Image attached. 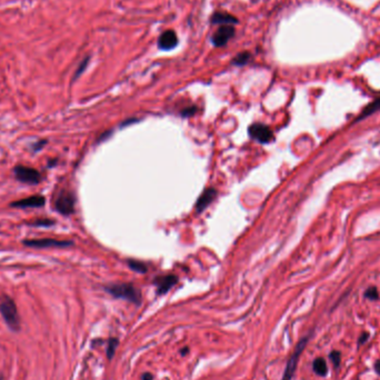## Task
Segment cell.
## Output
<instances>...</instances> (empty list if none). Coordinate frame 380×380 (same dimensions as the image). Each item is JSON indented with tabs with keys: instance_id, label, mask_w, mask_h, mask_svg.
Returning <instances> with one entry per match:
<instances>
[{
	"instance_id": "6da1fadb",
	"label": "cell",
	"mask_w": 380,
	"mask_h": 380,
	"mask_svg": "<svg viewBox=\"0 0 380 380\" xmlns=\"http://www.w3.org/2000/svg\"><path fill=\"white\" fill-rule=\"evenodd\" d=\"M0 315L8 328L17 333L20 330V316L15 301L10 296L6 294H0Z\"/></svg>"
},
{
	"instance_id": "7a4b0ae2",
	"label": "cell",
	"mask_w": 380,
	"mask_h": 380,
	"mask_svg": "<svg viewBox=\"0 0 380 380\" xmlns=\"http://www.w3.org/2000/svg\"><path fill=\"white\" fill-rule=\"evenodd\" d=\"M105 289L108 294L117 299L127 300L137 306H139L141 303L140 290L131 284H114L107 286Z\"/></svg>"
},
{
	"instance_id": "3957f363",
	"label": "cell",
	"mask_w": 380,
	"mask_h": 380,
	"mask_svg": "<svg viewBox=\"0 0 380 380\" xmlns=\"http://www.w3.org/2000/svg\"><path fill=\"white\" fill-rule=\"evenodd\" d=\"M309 339H310V335L306 336L305 338H302V339L298 342V345H297L296 349L294 351V354L292 355V357L289 358V360L287 363L286 369H285V372H284V376H282V379L281 380H292L293 379V377L295 375L296 368H297V365H298L299 358H300V356L302 354V351L305 350Z\"/></svg>"
},
{
	"instance_id": "277c9868",
	"label": "cell",
	"mask_w": 380,
	"mask_h": 380,
	"mask_svg": "<svg viewBox=\"0 0 380 380\" xmlns=\"http://www.w3.org/2000/svg\"><path fill=\"white\" fill-rule=\"evenodd\" d=\"M13 171H15V176L18 180L27 185H37L41 182V178H43L37 169L28 167V166L18 165L13 169Z\"/></svg>"
},
{
	"instance_id": "5b68a950",
	"label": "cell",
	"mask_w": 380,
	"mask_h": 380,
	"mask_svg": "<svg viewBox=\"0 0 380 380\" xmlns=\"http://www.w3.org/2000/svg\"><path fill=\"white\" fill-rule=\"evenodd\" d=\"M75 196L70 191L63 190L56 199L55 207L56 209L65 216H69L75 211Z\"/></svg>"
},
{
	"instance_id": "8992f818",
	"label": "cell",
	"mask_w": 380,
	"mask_h": 380,
	"mask_svg": "<svg viewBox=\"0 0 380 380\" xmlns=\"http://www.w3.org/2000/svg\"><path fill=\"white\" fill-rule=\"evenodd\" d=\"M24 245L33 248H64L73 246V241L58 240L52 238H41V239H27L24 240Z\"/></svg>"
},
{
	"instance_id": "52a82bcc",
	"label": "cell",
	"mask_w": 380,
	"mask_h": 380,
	"mask_svg": "<svg viewBox=\"0 0 380 380\" xmlns=\"http://www.w3.org/2000/svg\"><path fill=\"white\" fill-rule=\"evenodd\" d=\"M234 32L236 30H234L233 25L219 26L217 31L211 37V43L215 47H224L228 44V41L233 38Z\"/></svg>"
},
{
	"instance_id": "ba28073f",
	"label": "cell",
	"mask_w": 380,
	"mask_h": 380,
	"mask_svg": "<svg viewBox=\"0 0 380 380\" xmlns=\"http://www.w3.org/2000/svg\"><path fill=\"white\" fill-rule=\"evenodd\" d=\"M249 136L252 138V139L257 140L260 143H268L273 140L274 135L272 129L262 125V123H254L249 127Z\"/></svg>"
},
{
	"instance_id": "9c48e42d",
	"label": "cell",
	"mask_w": 380,
	"mask_h": 380,
	"mask_svg": "<svg viewBox=\"0 0 380 380\" xmlns=\"http://www.w3.org/2000/svg\"><path fill=\"white\" fill-rule=\"evenodd\" d=\"M178 45L177 33L174 30H166L158 38V48L164 51L175 49Z\"/></svg>"
},
{
	"instance_id": "30bf717a",
	"label": "cell",
	"mask_w": 380,
	"mask_h": 380,
	"mask_svg": "<svg viewBox=\"0 0 380 380\" xmlns=\"http://www.w3.org/2000/svg\"><path fill=\"white\" fill-rule=\"evenodd\" d=\"M178 281L177 276L175 275H165L157 277L154 281V285L157 288V294L158 295H164L167 294L169 290L174 287Z\"/></svg>"
},
{
	"instance_id": "8fae6325",
	"label": "cell",
	"mask_w": 380,
	"mask_h": 380,
	"mask_svg": "<svg viewBox=\"0 0 380 380\" xmlns=\"http://www.w3.org/2000/svg\"><path fill=\"white\" fill-rule=\"evenodd\" d=\"M45 204L46 198L44 196L36 195L12 203L11 207H16V208H39V207H43Z\"/></svg>"
},
{
	"instance_id": "7c38bea8",
	"label": "cell",
	"mask_w": 380,
	"mask_h": 380,
	"mask_svg": "<svg viewBox=\"0 0 380 380\" xmlns=\"http://www.w3.org/2000/svg\"><path fill=\"white\" fill-rule=\"evenodd\" d=\"M216 196H217V191L215 189H212V188L206 189L202 193V196L198 198V202L196 204L197 211L199 212L204 211L207 207H208L213 202V199L216 198Z\"/></svg>"
},
{
	"instance_id": "4fadbf2b",
	"label": "cell",
	"mask_w": 380,
	"mask_h": 380,
	"mask_svg": "<svg viewBox=\"0 0 380 380\" xmlns=\"http://www.w3.org/2000/svg\"><path fill=\"white\" fill-rule=\"evenodd\" d=\"M210 23L212 25H217V26H224V25H234L238 23L237 18L229 15L227 12H215L210 18Z\"/></svg>"
},
{
	"instance_id": "5bb4252c",
	"label": "cell",
	"mask_w": 380,
	"mask_h": 380,
	"mask_svg": "<svg viewBox=\"0 0 380 380\" xmlns=\"http://www.w3.org/2000/svg\"><path fill=\"white\" fill-rule=\"evenodd\" d=\"M313 370L319 377H326L328 375V365L326 359L322 357L316 358L313 363Z\"/></svg>"
},
{
	"instance_id": "9a60e30c",
	"label": "cell",
	"mask_w": 380,
	"mask_h": 380,
	"mask_svg": "<svg viewBox=\"0 0 380 380\" xmlns=\"http://www.w3.org/2000/svg\"><path fill=\"white\" fill-rule=\"evenodd\" d=\"M250 58H251V55L249 52L243 51V52L238 53L237 56L234 57V59L232 60V63H233V65H236V66H244V65L248 64V61L250 60Z\"/></svg>"
},
{
	"instance_id": "2e32d148",
	"label": "cell",
	"mask_w": 380,
	"mask_h": 380,
	"mask_svg": "<svg viewBox=\"0 0 380 380\" xmlns=\"http://www.w3.org/2000/svg\"><path fill=\"white\" fill-rule=\"evenodd\" d=\"M118 345H119V339H117V338H110L108 341V346H107V358L109 359V360H112V359L114 358V355H115L117 347H118Z\"/></svg>"
},
{
	"instance_id": "e0dca14e",
	"label": "cell",
	"mask_w": 380,
	"mask_h": 380,
	"mask_svg": "<svg viewBox=\"0 0 380 380\" xmlns=\"http://www.w3.org/2000/svg\"><path fill=\"white\" fill-rule=\"evenodd\" d=\"M379 109H380V98H379V99H377V100H375L374 102H371L370 105H368L367 107H366V108H365V110H364L363 115H361L360 117H359V119H363L364 117L369 116V115H371V114L376 113L377 110H379Z\"/></svg>"
},
{
	"instance_id": "ac0fdd59",
	"label": "cell",
	"mask_w": 380,
	"mask_h": 380,
	"mask_svg": "<svg viewBox=\"0 0 380 380\" xmlns=\"http://www.w3.org/2000/svg\"><path fill=\"white\" fill-rule=\"evenodd\" d=\"M128 265L129 267L133 269V270L137 272V273H140V274H144L147 273V266L143 264V262L141 261H136V260H129L128 261Z\"/></svg>"
},
{
	"instance_id": "d6986e66",
	"label": "cell",
	"mask_w": 380,
	"mask_h": 380,
	"mask_svg": "<svg viewBox=\"0 0 380 380\" xmlns=\"http://www.w3.org/2000/svg\"><path fill=\"white\" fill-rule=\"evenodd\" d=\"M329 359L335 368H339L341 364V352L339 350H331L329 352Z\"/></svg>"
},
{
	"instance_id": "ffe728a7",
	"label": "cell",
	"mask_w": 380,
	"mask_h": 380,
	"mask_svg": "<svg viewBox=\"0 0 380 380\" xmlns=\"http://www.w3.org/2000/svg\"><path fill=\"white\" fill-rule=\"evenodd\" d=\"M365 298L366 299H369V300H372V301H376L379 299V293H378V289L376 287H369L367 290H366L365 294Z\"/></svg>"
},
{
	"instance_id": "44dd1931",
	"label": "cell",
	"mask_w": 380,
	"mask_h": 380,
	"mask_svg": "<svg viewBox=\"0 0 380 380\" xmlns=\"http://www.w3.org/2000/svg\"><path fill=\"white\" fill-rule=\"evenodd\" d=\"M55 224L53 220L48 219V218H41V219H37L33 220L32 223H30L29 225H31L32 227H50Z\"/></svg>"
},
{
	"instance_id": "7402d4cb",
	"label": "cell",
	"mask_w": 380,
	"mask_h": 380,
	"mask_svg": "<svg viewBox=\"0 0 380 380\" xmlns=\"http://www.w3.org/2000/svg\"><path fill=\"white\" fill-rule=\"evenodd\" d=\"M89 59H91V58H89V57H87V58H85L84 60H82V61H81V64L79 65L78 69H77V70H76V73H75V76H74V80H76V79H78V78L80 77V76H81V74H82V73H84V71L86 70V68H87V66H88V64H89Z\"/></svg>"
},
{
	"instance_id": "603a6c76",
	"label": "cell",
	"mask_w": 380,
	"mask_h": 380,
	"mask_svg": "<svg viewBox=\"0 0 380 380\" xmlns=\"http://www.w3.org/2000/svg\"><path fill=\"white\" fill-rule=\"evenodd\" d=\"M369 338H370V333H368V331H364V333H361L358 338V346L359 347L364 346V345L369 340Z\"/></svg>"
},
{
	"instance_id": "cb8c5ba5",
	"label": "cell",
	"mask_w": 380,
	"mask_h": 380,
	"mask_svg": "<svg viewBox=\"0 0 380 380\" xmlns=\"http://www.w3.org/2000/svg\"><path fill=\"white\" fill-rule=\"evenodd\" d=\"M196 112H197V107H195V106L188 107V108H186V109L184 110V112H183V116H185V117H189V116H192V115L195 114Z\"/></svg>"
},
{
	"instance_id": "d4e9b609",
	"label": "cell",
	"mask_w": 380,
	"mask_h": 380,
	"mask_svg": "<svg viewBox=\"0 0 380 380\" xmlns=\"http://www.w3.org/2000/svg\"><path fill=\"white\" fill-rule=\"evenodd\" d=\"M374 370L376 374L380 377V360H376L374 364Z\"/></svg>"
},
{
	"instance_id": "484cf974",
	"label": "cell",
	"mask_w": 380,
	"mask_h": 380,
	"mask_svg": "<svg viewBox=\"0 0 380 380\" xmlns=\"http://www.w3.org/2000/svg\"><path fill=\"white\" fill-rule=\"evenodd\" d=\"M142 380H153L154 379V376L150 374V372H146V374H143L142 377H141Z\"/></svg>"
},
{
	"instance_id": "4316f807",
	"label": "cell",
	"mask_w": 380,
	"mask_h": 380,
	"mask_svg": "<svg viewBox=\"0 0 380 380\" xmlns=\"http://www.w3.org/2000/svg\"><path fill=\"white\" fill-rule=\"evenodd\" d=\"M46 142H47L46 140H41V141H39L38 143L34 144V146H36V147H33V149H34V150H39L40 148H43V146H44V144H45Z\"/></svg>"
},
{
	"instance_id": "83f0119b",
	"label": "cell",
	"mask_w": 380,
	"mask_h": 380,
	"mask_svg": "<svg viewBox=\"0 0 380 380\" xmlns=\"http://www.w3.org/2000/svg\"><path fill=\"white\" fill-rule=\"evenodd\" d=\"M189 351V348H184L182 351H180V354L183 355V356H185L186 354H187V352Z\"/></svg>"
},
{
	"instance_id": "f1b7e54d",
	"label": "cell",
	"mask_w": 380,
	"mask_h": 380,
	"mask_svg": "<svg viewBox=\"0 0 380 380\" xmlns=\"http://www.w3.org/2000/svg\"><path fill=\"white\" fill-rule=\"evenodd\" d=\"M0 380H4V376L0 375Z\"/></svg>"
}]
</instances>
